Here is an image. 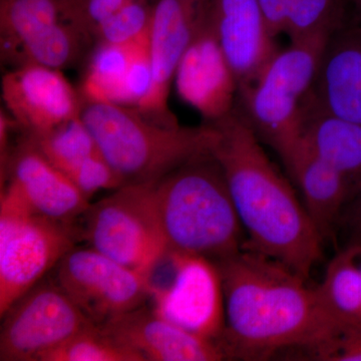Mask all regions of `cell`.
<instances>
[{
	"instance_id": "1",
	"label": "cell",
	"mask_w": 361,
	"mask_h": 361,
	"mask_svg": "<svg viewBox=\"0 0 361 361\" xmlns=\"http://www.w3.org/2000/svg\"><path fill=\"white\" fill-rule=\"evenodd\" d=\"M215 263L225 299L218 344L227 360H262L284 349H310L342 334L315 286L282 263L247 248Z\"/></svg>"
},
{
	"instance_id": "2",
	"label": "cell",
	"mask_w": 361,
	"mask_h": 361,
	"mask_svg": "<svg viewBox=\"0 0 361 361\" xmlns=\"http://www.w3.org/2000/svg\"><path fill=\"white\" fill-rule=\"evenodd\" d=\"M209 123L214 129L211 154L222 169L245 230L244 248L310 280L322 259L324 241L302 201L268 158L239 109Z\"/></svg>"
},
{
	"instance_id": "3",
	"label": "cell",
	"mask_w": 361,
	"mask_h": 361,
	"mask_svg": "<svg viewBox=\"0 0 361 361\" xmlns=\"http://www.w3.org/2000/svg\"><path fill=\"white\" fill-rule=\"evenodd\" d=\"M153 193L167 253L218 262L245 247V230L211 151L158 180Z\"/></svg>"
},
{
	"instance_id": "4",
	"label": "cell",
	"mask_w": 361,
	"mask_h": 361,
	"mask_svg": "<svg viewBox=\"0 0 361 361\" xmlns=\"http://www.w3.org/2000/svg\"><path fill=\"white\" fill-rule=\"evenodd\" d=\"M80 118L123 186L155 184L210 151L214 140L209 123L168 125L125 104L84 101Z\"/></svg>"
},
{
	"instance_id": "5",
	"label": "cell",
	"mask_w": 361,
	"mask_h": 361,
	"mask_svg": "<svg viewBox=\"0 0 361 361\" xmlns=\"http://www.w3.org/2000/svg\"><path fill=\"white\" fill-rule=\"evenodd\" d=\"M331 37L291 42L277 51L252 84L238 90L239 111L259 140L280 159L300 140L304 104Z\"/></svg>"
},
{
	"instance_id": "6",
	"label": "cell",
	"mask_w": 361,
	"mask_h": 361,
	"mask_svg": "<svg viewBox=\"0 0 361 361\" xmlns=\"http://www.w3.org/2000/svg\"><path fill=\"white\" fill-rule=\"evenodd\" d=\"M77 227L32 210L11 187L0 201V316L51 273L75 246Z\"/></svg>"
},
{
	"instance_id": "7",
	"label": "cell",
	"mask_w": 361,
	"mask_h": 361,
	"mask_svg": "<svg viewBox=\"0 0 361 361\" xmlns=\"http://www.w3.org/2000/svg\"><path fill=\"white\" fill-rule=\"evenodd\" d=\"M153 186L125 185L90 204L80 232L90 248L149 276L167 254Z\"/></svg>"
},
{
	"instance_id": "8",
	"label": "cell",
	"mask_w": 361,
	"mask_h": 361,
	"mask_svg": "<svg viewBox=\"0 0 361 361\" xmlns=\"http://www.w3.org/2000/svg\"><path fill=\"white\" fill-rule=\"evenodd\" d=\"M54 270V281L97 326L149 299L148 274L90 247H73Z\"/></svg>"
},
{
	"instance_id": "9",
	"label": "cell",
	"mask_w": 361,
	"mask_h": 361,
	"mask_svg": "<svg viewBox=\"0 0 361 361\" xmlns=\"http://www.w3.org/2000/svg\"><path fill=\"white\" fill-rule=\"evenodd\" d=\"M1 319V361H40L52 349L94 325L54 278L35 285Z\"/></svg>"
},
{
	"instance_id": "10",
	"label": "cell",
	"mask_w": 361,
	"mask_h": 361,
	"mask_svg": "<svg viewBox=\"0 0 361 361\" xmlns=\"http://www.w3.org/2000/svg\"><path fill=\"white\" fill-rule=\"evenodd\" d=\"M170 278L149 283L152 308L194 336L217 342L225 327V299L219 268L210 259L167 253Z\"/></svg>"
},
{
	"instance_id": "11",
	"label": "cell",
	"mask_w": 361,
	"mask_h": 361,
	"mask_svg": "<svg viewBox=\"0 0 361 361\" xmlns=\"http://www.w3.org/2000/svg\"><path fill=\"white\" fill-rule=\"evenodd\" d=\"M174 85L180 99L198 111L207 123L219 120L236 106L238 85L218 39L211 0L207 2L178 66Z\"/></svg>"
},
{
	"instance_id": "12",
	"label": "cell",
	"mask_w": 361,
	"mask_h": 361,
	"mask_svg": "<svg viewBox=\"0 0 361 361\" xmlns=\"http://www.w3.org/2000/svg\"><path fill=\"white\" fill-rule=\"evenodd\" d=\"M208 0H157L149 26L152 80L135 108L158 122L176 125L168 99L176 71L191 42Z\"/></svg>"
},
{
	"instance_id": "13",
	"label": "cell",
	"mask_w": 361,
	"mask_h": 361,
	"mask_svg": "<svg viewBox=\"0 0 361 361\" xmlns=\"http://www.w3.org/2000/svg\"><path fill=\"white\" fill-rule=\"evenodd\" d=\"M2 101L25 134L39 135L80 116L84 99L61 71L37 65L13 68L2 78Z\"/></svg>"
},
{
	"instance_id": "14",
	"label": "cell",
	"mask_w": 361,
	"mask_h": 361,
	"mask_svg": "<svg viewBox=\"0 0 361 361\" xmlns=\"http://www.w3.org/2000/svg\"><path fill=\"white\" fill-rule=\"evenodd\" d=\"M7 184L32 211L56 222L75 226L90 204L70 178L51 163L27 135L1 160Z\"/></svg>"
},
{
	"instance_id": "15",
	"label": "cell",
	"mask_w": 361,
	"mask_h": 361,
	"mask_svg": "<svg viewBox=\"0 0 361 361\" xmlns=\"http://www.w3.org/2000/svg\"><path fill=\"white\" fill-rule=\"evenodd\" d=\"M99 327L114 341L137 353L142 361L227 360L217 342L190 334L145 305Z\"/></svg>"
},
{
	"instance_id": "16",
	"label": "cell",
	"mask_w": 361,
	"mask_h": 361,
	"mask_svg": "<svg viewBox=\"0 0 361 361\" xmlns=\"http://www.w3.org/2000/svg\"><path fill=\"white\" fill-rule=\"evenodd\" d=\"M151 80L149 30L129 44H97L80 94L85 102L137 106Z\"/></svg>"
},
{
	"instance_id": "17",
	"label": "cell",
	"mask_w": 361,
	"mask_h": 361,
	"mask_svg": "<svg viewBox=\"0 0 361 361\" xmlns=\"http://www.w3.org/2000/svg\"><path fill=\"white\" fill-rule=\"evenodd\" d=\"M221 47L238 90L252 84L279 49L266 26L257 0H211Z\"/></svg>"
},
{
	"instance_id": "18",
	"label": "cell",
	"mask_w": 361,
	"mask_h": 361,
	"mask_svg": "<svg viewBox=\"0 0 361 361\" xmlns=\"http://www.w3.org/2000/svg\"><path fill=\"white\" fill-rule=\"evenodd\" d=\"M281 160L323 241L334 239L344 208L353 198L348 180L318 156L302 137Z\"/></svg>"
},
{
	"instance_id": "19",
	"label": "cell",
	"mask_w": 361,
	"mask_h": 361,
	"mask_svg": "<svg viewBox=\"0 0 361 361\" xmlns=\"http://www.w3.org/2000/svg\"><path fill=\"white\" fill-rule=\"evenodd\" d=\"M311 96L332 115L361 125V35L355 28L329 40Z\"/></svg>"
},
{
	"instance_id": "20",
	"label": "cell",
	"mask_w": 361,
	"mask_h": 361,
	"mask_svg": "<svg viewBox=\"0 0 361 361\" xmlns=\"http://www.w3.org/2000/svg\"><path fill=\"white\" fill-rule=\"evenodd\" d=\"M301 137L323 160L348 180L353 197L361 189V125L344 120L307 97L302 111Z\"/></svg>"
},
{
	"instance_id": "21",
	"label": "cell",
	"mask_w": 361,
	"mask_h": 361,
	"mask_svg": "<svg viewBox=\"0 0 361 361\" xmlns=\"http://www.w3.org/2000/svg\"><path fill=\"white\" fill-rule=\"evenodd\" d=\"M360 250L342 247L315 289L323 308L341 329L361 330Z\"/></svg>"
},
{
	"instance_id": "22",
	"label": "cell",
	"mask_w": 361,
	"mask_h": 361,
	"mask_svg": "<svg viewBox=\"0 0 361 361\" xmlns=\"http://www.w3.org/2000/svg\"><path fill=\"white\" fill-rule=\"evenodd\" d=\"M75 0H0V45L8 61L26 39L49 26L71 21Z\"/></svg>"
},
{
	"instance_id": "23",
	"label": "cell",
	"mask_w": 361,
	"mask_h": 361,
	"mask_svg": "<svg viewBox=\"0 0 361 361\" xmlns=\"http://www.w3.org/2000/svg\"><path fill=\"white\" fill-rule=\"evenodd\" d=\"M90 40L75 23L61 21L26 39L7 63L13 68L37 65L61 71L77 63Z\"/></svg>"
},
{
	"instance_id": "24",
	"label": "cell",
	"mask_w": 361,
	"mask_h": 361,
	"mask_svg": "<svg viewBox=\"0 0 361 361\" xmlns=\"http://www.w3.org/2000/svg\"><path fill=\"white\" fill-rule=\"evenodd\" d=\"M26 135L45 158L70 179L92 159L102 155L80 116L45 134Z\"/></svg>"
},
{
	"instance_id": "25",
	"label": "cell",
	"mask_w": 361,
	"mask_h": 361,
	"mask_svg": "<svg viewBox=\"0 0 361 361\" xmlns=\"http://www.w3.org/2000/svg\"><path fill=\"white\" fill-rule=\"evenodd\" d=\"M345 0H289L285 33L290 42L330 35L345 30L348 20Z\"/></svg>"
},
{
	"instance_id": "26",
	"label": "cell",
	"mask_w": 361,
	"mask_h": 361,
	"mask_svg": "<svg viewBox=\"0 0 361 361\" xmlns=\"http://www.w3.org/2000/svg\"><path fill=\"white\" fill-rule=\"evenodd\" d=\"M40 361H142L141 356L92 325L42 356Z\"/></svg>"
},
{
	"instance_id": "27",
	"label": "cell",
	"mask_w": 361,
	"mask_h": 361,
	"mask_svg": "<svg viewBox=\"0 0 361 361\" xmlns=\"http://www.w3.org/2000/svg\"><path fill=\"white\" fill-rule=\"evenodd\" d=\"M152 14L149 0H129L97 28L94 39L97 44H129L149 32Z\"/></svg>"
},
{
	"instance_id": "28",
	"label": "cell",
	"mask_w": 361,
	"mask_h": 361,
	"mask_svg": "<svg viewBox=\"0 0 361 361\" xmlns=\"http://www.w3.org/2000/svg\"><path fill=\"white\" fill-rule=\"evenodd\" d=\"M128 1L129 0H75L71 23L92 39L97 28Z\"/></svg>"
},
{
	"instance_id": "29",
	"label": "cell",
	"mask_w": 361,
	"mask_h": 361,
	"mask_svg": "<svg viewBox=\"0 0 361 361\" xmlns=\"http://www.w3.org/2000/svg\"><path fill=\"white\" fill-rule=\"evenodd\" d=\"M307 351L315 360L361 361V330L342 332Z\"/></svg>"
},
{
	"instance_id": "30",
	"label": "cell",
	"mask_w": 361,
	"mask_h": 361,
	"mask_svg": "<svg viewBox=\"0 0 361 361\" xmlns=\"http://www.w3.org/2000/svg\"><path fill=\"white\" fill-rule=\"evenodd\" d=\"M338 233L344 238L343 247H355L361 251V189L344 208Z\"/></svg>"
},
{
	"instance_id": "31",
	"label": "cell",
	"mask_w": 361,
	"mask_h": 361,
	"mask_svg": "<svg viewBox=\"0 0 361 361\" xmlns=\"http://www.w3.org/2000/svg\"><path fill=\"white\" fill-rule=\"evenodd\" d=\"M259 9L273 37L285 33L288 18L289 0H257Z\"/></svg>"
},
{
	"instance_id": "32",
	"label": "cell",
	"mask_w": 361,
	"mask_h": 361,
	"mask_svg": "<svg viewBox=\"0 0 361 361\" xmlns=\"http://www.w3.org/2000/svg\"><path fill=\"white\" fill-rule=\"evenodd\" d=\"M348 9H353V25L351 27L361 25V0H345Z\"/></svg>"
},
{
	"instance_id": "33",
	"label": "cell",
	"mask_w": 361,
	"mask_h": 361,
	"mask_svg": "<svg viewBox=\"0 0 361 361\" xmlns=\"http://www.w3.org/2000/svg\"><path fill=\"white\" fill-rule=\"evenodd\" d=\"M353 28H355L356 32H357L358 33H360V35H361V25L355 26V27H353Z\"/></svg>"
},
{
	"instance_id": "34",
	"label": "cell",
	"mask_w": 361,
	"mask_h": 361,
	"mask_svg": "<svg viewBox=\"0 0 361 361\" xmlns=\"http://www.w3.org/2000/svg\"><path fill=\"white\" fill-rule=\"evenodd\" d=\"M360 267H361V251H360Z\"/></svg>"
}]
</instances>
